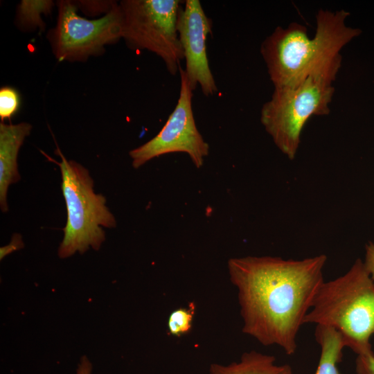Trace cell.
I'll use <instances>...</instances> for the list:
<instances>
[{
    "mask_svg": "<svg viewBox=\"0 0 374 374\" xmlns=\"http://www.w3.org/2000/svg\"><path fill=\"white\" fill-rule=\"evenodd\" d=\"M326 261L325 254L302 260L229 259L228 270L238 290L242 332L263 346L276 345L287 355H294L300 328L324 281Z\"/></svg>",
    "mask_w": 374,
    "mask_h": 374,
    "instance_id": "cell-1",
    "label": "cell"
},
{
    "mask_svg": "<svg viewBox=\"0 0 374 374\" xmlns=\"http://www.w3.org/2000/svg\"><path fill=\"white\" fill-rule=\"evenodd\" d=\"M349 12L320 9L316 15L314 36L307 28L292 22L277 26L260 46V53L274 88L296 86L314 70L341 57L340 51L361 30L349 27Z\"/></svg>",
    "mask_w": 374,
    "mask_h": 374,
    "instance_id": "cell-2",
    "label": "cell"
},
{
    "mask_svg": "<svg viewBox=\"0 0 374 374\" xmlns=\"http://www.w3.org/2000/svg\"><path fill=\"white\" fill-rule=\"evenodd\" d=\"M305 323L335 329L357 355L374 353L370 341L374 335V282L362 259L344 274L323 281Z\"/></svg>",
    "mask_w": 374,
    "mask_h": 374,
    "instance_id": "cell-3",
    "label": "cell"
},
{
    "mask_svg": "<svg viewBox=\"0 0 374 374\" xmlns=\"http://www.w3.org/2000/svg\"><path fill=\"white\" fill-rule=\"evenodd\" d=\"M341 56L312 71L296 86L274 88L260 112V122L276 146L289 159H294L304 126L312 116L330 113L335 93L333 82Z\"/></svg>",
    "mask_w": 374,
    "mask_h": 374,
    "instance_id": "cell-4",
    "label": "cell"
},
{
    "mask_svg": "<svg viewBox=\"0 0 374 374\" xmlns=\"http://www.w3.org/2000/svg\"><path fill=\"white\" fill-rule=\"evenodd\" d=\"M55 152L60 156V162L45 156L60 167L67 211L58 256L66 258L76 252L82 254L90 247L98 251L105 240L102 227H115V217L106 206V198L94 192L88 170L73 160L68 161L57 146Z\"/></svg>",
    "mask_w": 374,
    "mask_h": 374,
    "instance_id": "cell-5",
    "label": "cell"
},
{
    "mask_svg": "<svg viewBox=\"0 0 374 374\" xmlns=\"http://www.w3.org/2000/svg\"><path fill=\"white\" fill-rule=\"evenodd\" d=\"M123 36L134 50H147L159 56L168 71L176 75L184 60L177 23L179 0H123Z\"/></svg>",
    "mask_w": 374,
    "mask_h": 374,
    "instance_id": "cell-6",
    "label": "cell"
},
{
    "mask_svg": "<svg viewBox=\"0 0 374 374\" xmlns=\"http://www.w3.org/2000/svg\"><path fill=\"white\" fill-rule=\"evenodd\" d=\"M55 27L49 34L53 53L59 61H85L104 51L105 46L123 36V14L119 3L97 19L80 16L71 1H59Z\"/></svg>",
    "mask_w": 374,
    "mask_h": 374,
    "instance_id": "cell-7",
    "label": "cell"
},
{
    "mask_svg": "<svg viewBox=\"0 0 374 374\" xmlns=\"http://www.w3.org/2000/svg\"><path fill=\"white\" fill-rule=\"evenodd\" d=\"M179 73V98L166 124L154 137L129 152L134 168L155 157L175 152L187 154L195 166L199 168L209 154V145L196 126L192 106L193 90L181 66Z\"/></svg>",
    "mask_w": 374,
    "mask_h": 374,
    "instance_id": "cell-8",
    "label": "cell"
},
{
    "mask_svg": "<svg viewBox=\"0 0 374 374\" xmlns=\"http://www.w3.org/2000/svg\"><path fill=\"white\" fill-rule=\"evenodd\" d=\"M211 25L199 0H186L180 8L177 29L186 61L184 71L192 89L199 86L206 96L218 91L206 53V41Z\"/></svg>",
    "mask_w": 374,
    "mask_h": 374,
    "instance_id": "cell-9",
    "label": "cell"
},
{
    "mask_svg": "<svg viewBox=\"0 0 374 374\" xmlns=\"http://www.w3.org/2000/svg\"><path fill=\"white\" fill-rule=\"evenodd\" d=\"M31 130L32 125L26 122L0 124V206L2 212L8 211L7 193L10 185L20 179L17 156Z\"/></svg>",
    "mask_w": 374,
    "mask_h": 374,
    "instance_id": "cell-10",
    "label": "cell"
},
{
    "mask_svg": "<svg viewBox=\"0 0 374 374\" xmlns=\"http://www.w3.org/2000/svg\"><path fill=\"white\" fill-rule=\"evenodd\" d=\"M209 374H293V371L287 364H277L273 355L251 350L238 362L211 364Z\"/></svg>",
    "mask_w": 374,
    "mask_h": 374,
    "instance_id": "cell-11",
    "label": "cell"
},
{
    "mask_svg": "<svg viewBox=\"0 0 374 374\" xmlns=\"http://www.w3.org/2000/svg\"><path fill=\"white\" fill-rule=\"evenodd\" d=\"M315 340L320 347V357L314 374H342L338 364L341 362L346 347L340 334L335 329L316 326Z\"/></svg>",
    "mask_w": 374,
    "mask_h": 374,
    "instance_id": "cell-12",
    "label": "cell"
},
{
    "mask_svg": "<svg viewBox=\"0 0 374 374\" xmlns=\"http://www.w3.org/2000/svg\"><path fill=\"white\" fill-rule=\"evenodd\" d=\"M54 3L49 0H23L17 8V20L19 25L26 29L39 28L43 30L44 23L42 15L51 12Z\"/></svg>",
    "mask_w": 374,
    "mask_h": 374,
    "instance_id": "cell-13",
    "label": "cell"
},
{
    "mask_svg": "<svg viewBox=\"0 0 374 374\" xmlns=\"http://www.w3.org/2000/svg\"><path fill=\"white\" fill-rule=\"evenodd\" d=\"M195 307L190 303L188 308H180L172 311L168 320V332L171 335L180 337L190 331Z\"/></svg>",
    "mask_w": 374,
    "mask_h": 374,
    "instance_id": "cell-14",
    "label": "cell"
},
{
    "mask_svg": "<svg viewBox=\"0 0 374 374\" xmlns=\"http://www.w3.org/2000/svg\"><path fill=\"white\" fill-rule=\"evenodd\" d=\"M20 97L18 91L11 87H3L0 89V118L1 121L10 119L18 111Z\"/></svg>",
    "mask_w": 374,
    "mask_h": 374,
    "instance_id": "cell-15",
    "label": "cell"
},
{
    "mask_svg": "<svg viewBox=\"0 0 374 374\" xmlns=\"http://www.w3.org/2000/svg\"><path fill=\"white\" fill-rule=\"evenodd\" d=\"M355 371L357 374H374V353L357 355Z\"/></svg>",
    "mask_w": 374,
    "mask_h": 374,
    "instance_id": "cell-16",
    "label": "cell"
},
{
    "mask_svg": "<svg viewBox=\"0 0 374 374\" xmlns=\"http://www.w3.org/2000/svg\"><path fill=\"white\" fill-rule=\"evenodd\" d=\"M81 4L83 10L91 13H104L107 14L116 3L114 1H80L77 3Z\"/></svg>",
    "mask_w": 374,
    "mask_h": 374,
    "instance_id": "cell-17",
    "label": "cell"
},
{
    "mask_svg": "<svg viewBox=\"0 0 374 374\" xmlns=\"http://www.w3.org/2000/svg\"><path fill=\"white\" fill-rule=\"evenodd\" d=\"M364 263L374 282V242L370 241L365 247Z\"/></svg>",
    "mask_w": 374,
    "mask_h": 374,
    "instance_id": "cell-18",
    "label": "cell"
},
{
    "mask_svg": "<svg viewBox=\"0 0 374 374\" xmlns=\"http://www.w3.org/2000/svg\"><path fill=\"white\" fill-rule=\"evenodd\" d=\"M24 247V243L19 235H15L10 244L1 247L0 249V259L2 260L6 256L12 253L14 251L19 250Z\"/></svg>",
    "mask_w": 374,
    "mask_h": 374,
    "instance_id": "cell-19",
    "label": "cell"
},
{
    "mask_svg": "<svg viewBox=\"0 0 374 374\" xmlns=\"http://www.w3.org/2000/svg\"><path fill=\"white\" fill-rule=\"evenodd\" d=\"M92 364L86 355H82L78 364L76 374H91Z\"/></svg>",
    "mask_w": 374,
    "mask_h": 374,
    "instance_id": "cell-20",
    "label": "cell"
}]
</instances>
